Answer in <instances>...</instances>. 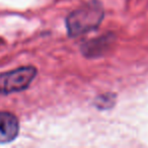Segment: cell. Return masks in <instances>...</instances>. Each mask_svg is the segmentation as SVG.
Listing matches in <instances>:
<instances>
[{"mask_svg": "<svg viewBox=\"0 0 148 148\" xmlns=\"http://www.w3.org/2000/svg\"><path fill=\"white\" fill-rule=\"evenodd\" d=\"M103 16V9L95 4H88L76 11H73L67 18L68 33L71 37L84 34L95 29Z\"/></svg>", "mask_w": 148, "mask_h": 148, "instance_id": "1", "label": "cell"}, {"mask_svg": "<svg viewBox=\"0 0 148 148\" xmlns=\"http://www.w3.org/2000/svg\"><path fill=\"white\" fill-rule=\"evenodd\" d=\"M37 69L33 66L21 67L11 71L0 74V93L18 92L29 87L32 81L35 79Z\"/></svg>", "mask_w": 148, "mask_h": 148, "instance_id": "2", "label": "cell"}, {"mask_svg": "<svg viewBox=\"0 0 148 148\" xmlns=\"http://www.w3.org/2000/svg\"><path fill=\"white\" fill-rule=\"evenodd\" d=\"M19 131L18 120L7 112H0V143H8L17 137Z\"/></svg>", "mask_w": 148, "mask_h": 148, "instance_id": "3", "label": "cell"}]
</instances>
